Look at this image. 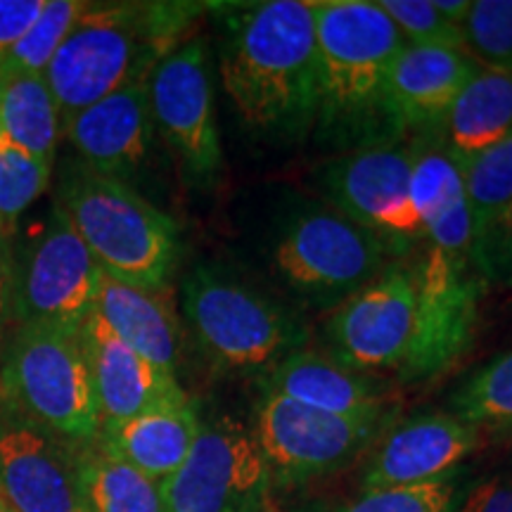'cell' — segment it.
Segmentation results:
<instances>
[{
	"label": "cell",
	"mask_w": 512,
	"mask_h": 512,
	"mask_svg": "<svg viewBox=\"0 0 512 512\" xmlns=\"http://www.w3.org/2000/svg\"><path fill=\"white\" fill-rule=\"evenodd\" d=\"M512 133V72L482 67L453 100L439 138L460 171Z\"/></svg>",
	"instance_id": "cell-24"
},
{
	"label": "cell",
	"mask_w": 512,
	"mask_h": 512,
	"mask_svg": "<svg viewBox=\"0 0 512 512\" xmlns=\"http://www.w3.org/2000/svg\"><path fill=\"white\" fill-rule=\"evenodd\" d=\"M12 240L0 235V330H3L5 318L10 316L12 309V266H15V256H12Z\"/></svg>",
	"instance_id": "cell-37"
},
{
	"label": "cell",
	"mask_w": 512,
	"mask_h": 512,
	"mask_svg": "<svg viewBox=\"0 0 512 512\" xmlns=\"http://www.w3.org/2000/svg\"><path fill=\"white\" fill-rule=\"evenodd\" d=\"M318 112L316 140L337 152L403 140L389 114V74L406 46L401 31L370 0L313 3Z\"/></svg>",
	"instance_id": "cell-2"
},
{
	"label": "cell",
	"mask_w": 512,
	"mask_h": 512,
	"mask_svg": "<svg viewBox=\"0 0 512 512\" xmlns=\"http://www.w3.org/2000/svg\"><path fill=\"white\" fill-rule=\"evenodd\" d=\"M150 76H136L64 126V136L79 155V162L124 183L138 176L155 128L150 112Z\"/></svg>",
	"instance_id": "cell-17"
},
{
	"label": "cell",
	"mask_w": 512,
	"mask_h": 512,
	"mask_svg": "<svg viewBox=\"0 0 512 512\" xmlns=\"http://www.w3.org/2000/svg\"><path fill=\"white\" fill-rule=\"evenodd\" d=\"M0 138H3V131H0Z\"/></svg>",
	"instance_id": "cell-40"
},
{
	"label": "cell",
	"mask_w": 512,
	"mask_h": 512,
	"mask_svg": "<svg viewBox=\"0 0 512 512\" xmlns=\"http://www.w3.org/2000/svg\"><path fill=\"white\" fill-rule=\"evenodd\" d=\"M53 164L24 155L0 138V235L12 240L17 223L50 188Z\"/></svg>",
	"instance_id": "cell-30"
},
{
	"label": "cell",
	"mask_w": 512,
	"mask_h": 512,
	"mask_svg": "<svg viewBox=\"0 0 512 512\" xmlns=\"http://www.w3.org/2000/svg\"><path fill=\"white\" fill-rule=\"evenodd\" d=\"M0 512H15V508H12V505L5 501L3 494H0Z\"/></svg>",
	"instance_id": "cell-39"
},
{
	"label": "cell",
	"mask_w": 512,
	"mask_h": 512,
	"mask_svg": "<svg viewBox=\"0 0 512 512\" xmlns=\"http://www.w3.org/2000/svg\"><path fill=\"white\" fill-rule=\"evenodd\" d=\"M0 131L24 155L53 164L64 136L60 107L41 74H0Z\"/></svg>",
	"instance_id": "cell-25"
},
{
	"label": "cell",
	"mask_w": 512,
	"mask_h": 512,
	"mask_svg": "<svg viewBox=\"0 0 512 512\" xmlns=\"http://www.w3.org/2000/svg\"><path fill=\"white\" fill-rule=\"evenodd\" d=\"M456 512H512V477L494 475L458 496Z\"/></svg>",
	"instance_id": "cell-36"
},
{
	"label": "cell",
	"mask_w": 512,
	"mask_h": 512,
	"mask_svg": "<svg viewBox=\"0 0 512 512\" xmlns=\"http://www.w3.org/2000/svg\"><path fill=\"white\" fill-rule=\"evenodd\" d=\"M95 313L145 361L169 375L178 373L183 330L169 290H147L102 273Z\"/></svg>",
	"instance_id": "cell-22"
},
{
	"label": "cell",
	"mask_w": 512,
	"mask_h": 512,
	"mask_svg": "<svg viewBox=\"0 0 512 512\" xmlns=\"http://www.w3.org/2000/svg\"><path fill=\"white\" fill-rule=\"evenodd\" d=\"M271 489L254 432L233 418L202 420L188 458L162 482L166 512H266Z\"/></svg>",
	"instance_id": "cell-11"
},
{
	"label": "cell",
	"mask_w": 512,
	"mask_h": 512,
	"mask_svg": "<svg viewBox=\"0 0 512 512\" xmlns=\"http://www.w3.org/2000/svg\"><path fill=\"white\" fill-rule=\"evenodd\" d=\"M76 467L88 512H166L162 482L107 453L98 441L76 444Z\"/></svg>",
	"instance_id": "cell-26"
},
{
	"label": "cell",
	"mask_w": 512,
	"mask_h": 512,
	"mask_svg": "<svg viewBox=\"0 0 512 512\" xmlns=\"http://www.w3.org/2000/svg\"><path fill=\"white\" fill-rule=\"evenodd\" d=\"M470 266L484 287H512V202L475 235Z\"/></svg>",
	"instance_id": "cell-34"
},
{
	"label": "cell",
	"mask_w": 512,
	"mask_h": 512,
	"mask_svg": "<svg viewBox=\"0 0 512 512\" xmlns=\"http://www.w3.org/2000/svg\"><path fill=\"white\" fill-rule=\"evenodd\" d=\"M408 143L413 152L411 200L427 249L453 264L470 266L472 216L463 171L441 145L439 133L411 138Z\"/></svg>",
	"instance_id": "cell-21"
},
{
	"label": "cell",
	"mask_w": 512,
	"mask_h": 512,
	"mask_svg": "<svg viewBox=\"0 0 512 512\" xmlns=\"http://www.w3.org/2000/svg\"><path fill=\"white\" fill-rule=\"evenodd\" d=\"M479 69L465 48L403 46L389 74V114L403 140L439 133L453 100Z\"/></svg>",
	"instance_id": "cell-19"
},
{
	"label": "cell",
	"mask_w": 512,
	"mask_h": 512,
	"mask_svg": "<svg viewBox=\"0 0 512 512\" xmlns=\"http://www.w3.org/2000/svg\"><path fill=\"white\" fill-rule=\"evenodd\" d=\"M411 174V143L387 140L339 152L323 166L318 185L330 209L366 228L401 259L425 245L411 200Z\"/></svg>",
	"instance_id": "cell-8"
},
{
	"label": "cell",
	"mask_w": 512,
	"mask_h": 512,
	"mask_svg": "<svg viewBox=\"0 0 512 512\" xmlns=\"http://www.w3.org/2000/svg\"><path fill=\"white\" fill-rule=\"evenodd\" d=\"M456 477L420 486H394V489H366L344 501L313 505L309 512H456Z\"/></svg>",
	"instance_id": "cell-31"
},
{
	"label": "cell",
	"mask_w": 512,
	"mask_h": 512,
	"mask_svg": "<svg viewBox=\"0 0 512 512\" xmlns=\"http://www.w3.org/2000/svg\"><path fill=\"white\" fill-rule=\"evenodd\" d=\"M12 256L10 316L17 328L53 323L81 330L95 311L102 271L60 204H50L41 228Z\"/></svg>",
	"instance_id": "cell-10"
},
{
	"label": "cell",
	"mask_w": 512,
	"mask_h": 512,
	"mask_svg": "<svg viewBox=\"0 0 512 512\" xmlns=\"http://www.w3.org/2000/svg\"><path fill=\"white\" fill-rule=\"evenodd\" d=\"M448 413L482 434L512 437V349L467 375L448 399Z\"/></svg>",
	"instance_id": "cell-27"
},
{
	"label": "cell",
	"mask_w": 512,
	"mask_h": 512,
	"mask_svg": "<svg viewBox=\"0 0 512 512\" xmlns=\"http://www.w3.org/2000/svg\"><path fill=\"white\" fill-rule=\"evenodd\" d=\"M387 245L330 207H309L280 228L273 261L283 280L313 306H337L382 273Z\"/></svg>",
	"instance_id": "cell-7"
},
{
	"label": "cell",
	"mask_w": 512,
	"mask_h": 512,
	"mask_svg": "<svg viewBox=\"0 0 512 512\" xmlns=\"http://www.w3.org/2000/svg\"><path fill=\"white\" fill-rule=\"evenodd\" d=\"M0 396L64 441L98 439L102 422L81 330L53 323L19 325L5 351Z\"/></svg>",
	"instance_id": "cell-6"
},
{
	"label": "cell",
	"mask_w": 512,
	"mask_h": 512,
	"mask_svg": "<svg viewBox=\"0 0 512 512\" xmlns=\"http://www.w3.org/2000/svg\"><path fill=\"white\" fill-rule=\"evenodd\" d=\"M86 8L88 3H83V0H48L34 27L12 48L8 60L0 67V74H46L50 60L60 50L64 38L69 36L76 19L86 12Z\"/></svg>",
	"instance_id": "cell-29"
},
{
	"label": "cell",
	"mask_w": 512,
	"mask_h": 512,
	"mask_svg": "<svg viewBox=\"0 0 512 512\" xmlns=\"http://www.w3.org/2000/svg\"><path fill=\"white\" fill-rule=\"evenodd\" d=\"M465 50L482 67L512 72V0H475L463 22Z\"/></svg>",
	"instance_id": "cell-32"
},
{
	"label": "cell",
	"mask_w": 512,
	"mask_h": 512,
	"mask_svg": "<svg viewBox=\"0 0 512 512\" xmlns=\"http://www.w3.org/2000/svg\"><path fill=\"white\" fill-rule=\"evenodd\" d=\"M484 434L453 413H420L389 425L361 470V491L420 486L456 477Z\"/></svg>",
	"instance_id": "cell-16"
},
{
	"label": "cell",
	"mask_w": 512,
	"mask_h": 512,
	"mask_svg": "<svg viewBox=\"0 0 512 512\" xmlns=\"http://www.w3.org/2000/svg\"><path fill=\"white\" fill-rule=\"evenodd\" d=\"M55 202L102 273L147 290H169L181 235L174 219L138 190L72 159L57 181Z\"/></svg>",
	"instance_id": "cell-4"
},
{
	"label": "cell",
	"mask_w": 512,
	"mask_h": 512,
	"mask_svg": "<svg viewBox=\"0 0 512 512\" xmlns=\"http://www.w3.org/2000/svg\"><path fill=\"white\" fill-rule=\"evenodd\" d=\"M408 46L465 48L463 27L448 22L434 0H377Z\"/></svg>",
	"instance_id": "cell-33"
},
{
	"label": "cell",
	"mask_w": 512,
	"mask_h": 512,
	"mask_svg": "<svg viewBox=\"0 0 512 512\" xmlns=\"http://www.w3.org/2000/svg\"><path fill=\"white\" fill-rule=\"evenodd\" d=\"M195 3H88L46 69L62 131L136 76L152 74L195 24Z\"/></svg>",
	"instance_id": "cell-3"
},
{
	"label": "cell",
	"mask_w": 512,
	"mask_h": 512,
	"mask_svg": "<svg viewBox=\"0 0 512 512\" xmlns=\"http://www.w3.org/2000/svg\"><path fill=\"white\" fill-rule=\"evenodd\" d=\"M434 5L448 22L458 24V27H463L467 12H470V0H434Z\"/></svg>",
	"instance_id": "cell-38"
},
{
	"label": "cell",
	"mask_w": 512,
	"mask_h": 512,
	"mask_svg": "<svg viewBox=\"0 0 512 512\" xmlns=\"http://www.w3.org/2000/svg\"><path fill=\"white\" fill-rule=\"evenodd\" d=\"M0 494L15 512H88L76 444L50 434L0 396Z\"/></svg>",
	"instance_id": "cell-15"
},
{
	"label": "cell",
	"mask_w": 512,
	"mask_h": 512,
	"mask_svg": "<svg viewBox=\"0 0 512 512\" xmlns=\"http://www.w3.org/2000/svg\"><path fill=\"white\" fill-rule=\"evenodd\" d=\"M46 3L48 0H0V67L12 48L34 27Z\"/></svg>",
	"instance_id": "cell-35"
},
{
	"label": "cell",
	"mask_w": 512,
	"mask_h": 512,
	"mask_svg": "<svg viewBox=\"0 0 512 512\" xmlns=\"http://www.w3.org/2000/svg\"><path fill=\"white\" fill-rule=\"evenodd\" d=\"M181 297L197 347L223 373L261 380L309 337L283 304L216 264L192 268Z\"/></svg>",
	"instance_id": "cell-5"
},
{
	"label": "cell",
	"mask_w": 512,
	"mask_h": 512,
	"mask_svg": "<svg viewBox=\"0 0 512 512\" xmlns=\"http://www.w3.org/2000/svg\"><path fill=\"white\" fill-rule=\"evenodd\" d=\"M418 309L406 361L396 370L403 384L437 380L467 354L475 339L484 285L470 266L448 261L434 249L415 261Z\"/></svg>",
	"instance_id": "cell-14"
},
{
	"label": "cell",
	"mask_w": 512,
	"mask_h": 512,
	"mask_svg": "<svg viewBox=\"0 0 512 512\" xmlns=\"http://www.w3.org/2000/svg\"><path fill=\"white\" fill-rule=\"evenodd\" d=\"M150 112L164 143L192 183L211 185L223 171L207 38L192 36L152 69Z\"/></svg>",
	"instance_id": "cell-12"
},
{
	"label": "cell",
	"mask_w": 512,
	"mask_h": 512,
	"mask_svg": "<svg viewBox=\"0 0 512 512\" xmlns=\"http://www.w3.org/2000/svg\"><path fill=\"white\" fill-rule=\"evenodd\" d=\"M200 427V411L188 396L183 401L164 403L140 413L131 420L102 425L95 441L143 475L164 482L188 458Z\"/></svg>",
	"instance_id": "cell-23"
},
{
	"label": "cell",
	"mask_w": 512,
	"mask_h": 512,
	"mask_svg": "<svg viewBox=\"0 0 512 512\" xmlns=\"http://www.w3.org/2000/svg\"><path fill=\"white\" fill-rule=\"evenodd\" d=\"M216 10L221 81L242 124L273 140L302 138L318 112L313 3L261 0Z\"/></svg>",
	"instance_id": "cell-1"
},
{
	"label": "cell",
	"mask_w": 512,
	"mask_h": 512,
	"mask_svg": "<svg viewBox=\"0 0 512 512\" xmlns=\"http://www.w3.org/2000/svg\"><path fill=\"white\" fill-rule=\"evenodd\" d=\"M81 344L102 425L131 420L164 403L188 399L176 375L164 373L136 354L95 311L81 325Z\"/></svg>",
	"instance_id": "cell-18"
},
{
	"label": "cell",
	"mask_w": 512,
	"mask_h": 512,
	"mask_svg": "<svg viewBox=\"0 0 512 512\" xmlns=\"http://www.w3.org/2000/svg\"><path fill=\"white\" fill-rule=\"evenodd\" d=\"M261 389L349 420H389V387L373 373L344 366L332 354L299 349L259 380Z\"/></svg>",
	"instance_id": "cell-20"
},
{
	"label": "cell",
	"mask_w": 512,
	"mask_h": 512,
	"mask_svg": "<svg viewBox=\"0 0 512 512\" xmlns=\"http://www.w3.org/2000/svg\"><path fill=\"white\" fill-rule=\"evenodd\" d=\"M392 425L389 420H349L261 389L256 403V444L278 489H294L366 456L368 448Z\"/></svg>",
	"instance_id": "cell-9"
},
{
	"label": "cell",
	"mask_w": 512,
	"mask_h": 512,
	"mask_svg": "<svg viewBox=\"0 0 512 512\" xmlns=\"http://www.w3.org/2000/svg\"><path fill=\"white\" fill-rule=\"evenodd\" d=\"M472 240L512 202V133L463 169Z\"/></svg>",
	"instance_id": "cell-28"
},
{
	"label": "cell",
	"mask_w": 512,
	"mask_h": 512,
	"mask_svg": "<svg viewBox=\"0 0 512 512\" xmlns=\"http://www.w3.org/2000/svg\"><path fill=\"white\" fill-rule=\"evenodd\" d=\"M415 309V266L396 259L332 311L325 325L330 354L361 373H396L411 349Z\"/></svg>",
	"instance_id": "cell-13"
}]
</instances>
